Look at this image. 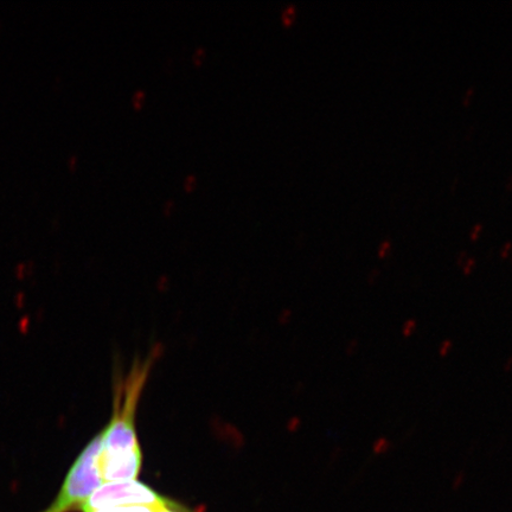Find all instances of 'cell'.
I'll return each instance as SVG.
<instances>
[{"mask_svg": "<svg viewBox=\"0 0 512 512\" xmlns=\"http://www.w3.org/2000/svg\"><path fill=\"white\" fill-rule=\"evenodd\" d=\"M153 357L134 364L130 373L115 382L113 415L102 431L98 467L102 482L136 480L143 465V452L136 431L140 396L149 379Z\"/></svg>", "mask_w": 512, "mask_h": 512, "instance_id": "1", "label": "cell"}, {"mask_svg": "<svg viewBox=\"0 0 512 512\" xmlns=\"http://www.w3.org/2000/svg\"><path fill=\"white\" fill-rule=\"evenodd\" d=\"M102 433L92 439L69 470L62 485L59 496L54 503L43 512H72L80 510L87 499L99 489L102 482L98 457L101 450Z\"/></svg>", "mask_w": 512, "mask_h": 512, "instance_id": "2", "label": "cell"}, {"mask_svg": "<svg viewBox=\"0 0 512 512\" xmlns=\"http://www.w3.org/2000/svg\"><path fill=\"white\" fill-rule=\"evenodd\" d=\"M171 499L159 495L157 491L137 480L130 482L106 483L96 489L85 504L82 512H94L125 505H170Z\"/></svg>", "mask_w": 512, "mask_h": 512, "instance_id": "3", "label": "cell"}, {"mask_svg": "<svg viewBox=\"0 0 512 512\" xmlns=\"http://www.w3.org/2000/svg\"><path fill=\"white\" fill-rule=\"evenodd\" d=\"M170 505H125V507L106 508L94 512H162Z\"/></svg>", "mask_w": 512, "mask_h": 512, "instance_id": "4", "label": "cell"}, {"mask_svg": "<svg viewBox=\"0 0 512 512\" xmlns=\"http://www.w3.org/2000/svg\"><path fill=\"white\" fill-rule=\"evenodd\" d=\"M392 447V443L387 438L377 439L373 445L374 454H384L387 453Z\"/></svg>", "mask_w": 512, "mask_h": 512, "instance_id": "5", "label": "cell"}, {"mask_svg": "<svg viewBox=\"0 0 512 512\" xmlns=\"http://www.w3.org/2000/svg\"><path fill=\"white\" fill-rule=\"evenodd\" d=\"M416 328H418V324H416L415 319H408L405 324L402 326V335L405 337H411Z\"/></svg>", "mask_w": 512, "mask_h": 512, "instance_id": "6", "label": "cell"}, {"mask_svg": "<svg viewBox=\"0 0 512 512\" xmlns=\"http://www.w3.org/2000/svg\"><path fill=\"white\" fill-rule=\"evenodd\" d=\"M453 348V343L450 341V339H447V341H444L440 345L439 349V355L440 357H446L448 354H450V351Z\"/></svg>", "mask_w": 512, "mask_h": 512, "instance_id": "7", "label": "cell"}, {"mask_svg": "<svg viewBox=\"0 0 512 512\" xmlns=\"http://www.w3.org/2000/svg\"><path fill=\"white\" fill-rule=\"evenodd\" d=\"M475 266H476V260L473 259V258H469L466 260L464 266H463V271H464V274L465 275H470L472 273L473 270H475Z\"/></svg>", "mask_w": 512, "mask_h": 512, "instance_id": "8", "label": "cell"}, {"mask_svg": "<svg viewBox=\"0 0 512 512\" xmlns=\"http://www.w3.org/2000/svg\"><path fill=\"white\" fill-rule=\"evenodd\" d=\"M162 512H191L185 508L182 507V505H179L178 503H174L170 505V507H166L163 509Z\"/></svg>", "mask_w": 512, "mask_h": 512, "instance_id": "9", "label": "cell"}, {"mask_svg": "<svg viewBox=\"0 0 512 512\" xmlns=\"http://www.w3.org/2000/svg\"><path fill=\"white\" fill-rule=\"evenodd\" d=\"M390 246H392V243L390 241H384L382 245L379 248V255L380 258H384V256H387L390 251Z\"/></svg>", "mask_w": 512, "mask_h": 512, "instance_id": "10", "label": "cell"}, {"mask_svg": "<svg viewBox=\"0 0 512 512\" xmlns=\"http://www.w3.org/2000/svg\"><path fill=\"white\" fill-rule=\"evenodd\" d=\"M465 482V473L459 472L456 476V479H454L453 488L458 490L460 486H462Z\"/></svg>", "mask_w": 512, "mask_h": 512, "instance_id": "11", "label": "cell"}, {"mask_svg": "<svg viewBox=\"0 0 512 512\" xmlns=\"http://www.w3.org/2000/svg\"><path fill=\"white\" fill-rule=\"evenodd\" d=\"M358 348H360V343H358L357 339H352L347 349L348 355H355V352L358 350Z\"/></svg>", "mask_w": 512, "mask_h": 512, "instance_id": "12", "label": "cell"}, {"mask_svg": "<svg viewBox=\"0 0 512 512\" xmlns=\"http://www.w3.org/2000/svg\"><path fill=\"white\" fill-rule=\"evenodd\" d=\"M469 259V256H467V253L466 252H462L458 255V259H457V262H458V265L459 266H464L466 260Z\"/></svg>", "mask_w": 512, "mask_h": 512, "instance_id": "13", "label": "cell"}, {"mask_svg": "<svg viewBox=\"0 0 512 512\" xmlns=\"http://www.w3.org/2000/svg\"><path fill=\"white\" fill-rule=\"evenodd\" d=\"M380 273L381 272L379 270H374L373 272H371V274L369 275V284H375V279L379 278Z\"/></svg>", "mask_w": 512, "mask_h": 512, "instance_id": "14", "label": "cell"}, {"mask_svg": "<svg viewBox=\"0 0 512 512\" xmlns=\"http://www.w3.org/2000/svg\"><path fill=\"white\" fill-rule=\"evenodd\" d=\"M480 230H482V226H480V224H477V226L475 228H473L472 234H471L472 240H476L478 238Z\"/></svg>", "mask_w": 512, "mask_h": 512, "instance_id": "15", "label": "cell"}, {"mask_svg": "<svg viewBox=\"0 0 512 512\" xmlns=\"http://www.w3.org/2000/svg\"><path fill=\"white\" fill-rule=\"evenodd\" d=\"M511 248H512V245L511 243H507V245H505L503 248H502V256H508L509 255V252L511 251Z\"/></svg>", "mask_w": 512, "mask_h": 512, "instance_id": "16", "label": "cell"}, {"mask_svg": "<svg viewBox=\"0 0 512 512\" xmlns=\"http://www.w3.org/2000/svg\"><path fill=\"white\" fill-rule=\"evenodd\" d=\"M511 369H512V357L508 358L507 363L504 364V370L507 371V373H509V371H511Z\"/></svg>", "mask_w": 512, "mask_h": 512, "instance_id": "17", "label": "cell"}]
</instances>
